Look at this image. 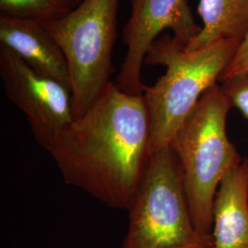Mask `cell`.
Listing matches in <instances>:
<instances>
[{
	"mask_svg": "<svg viewBox=\"0 0 248 248\" xmlns=\"http://www.w3.org/2000/svg\"><path fill=\"white\" fill-rule=\"evenodd\" d=\"M149 143V117L142 95L128 94L110 82L47 152L65 183L108 208L128 210L150 158Z\"/></svg>",
	"mask_w": 248,
	"mask_h": 248,
	"instance_id": "cell-1",
	"label": "cell"
},
{
	"mask_svg": "<svg viewBox=\"0 0 248 248\" xmlns=\"http://www.w3.org/2000/svg\"><path fill=\"white\" fill-rule=\"evenodd\" d=\"M240 45L222 41L186 51L169 35L160 37L152 45L144 63L163 65L167 71L155 85L145 86L142 93L150 125L149 156L169 146L204 93L219 83Z\"/></svg>",
	"mask_w": 248,
	"mask_h": 248,
	"instance_id": "cell-2",
	"label": "cell"
},
{
	"mask_svg": "<svg viewBox=\"0 0 248 248\" xmlns=\"http://www.w3.org/2000/svg\"><path fill=\"white\" fill-rule=\"evenodd\" d=\"M232 108L221 84H215L204 93L169 143L182 169L196 229L208 239H212L218 187L244 160L227 135L226 122Z\"/></svg>",
	"mask_w": 248,
	"mask_h": 248,
	"instance_id": "cell-3",
	"label": "cell"
},
{
	"mask_svg": "<svg viewBox=\"0 0 248 248\" xmlns=\"http://www.w3.org/2000/svg\"><path fill=\"white\" fill-rule=\"evenodd\" d=\"M121 248H212L196 229L180 164L170 146L154 153L129 209Z\"/></svg>",
	"mask_w": 248,
	"mask_h": 248,
	"instance_id": "cell-4",
	"label": "cell"
},
{
	"mask_svg": "<svg viewBox=\"0 0 248 248\" xmlns=\"http://www.w3.org/2000/svg\"><path fill=\"white\" fill-rule=\"evenodd\" d=\"M120 0H85L60 18L41 22L67 62L76 119L84 115L111 82Z\"/></svg>",
	"mask_w": 248,
	"mask_h": 248,
	"instance_id": "cell-5",
	"label": "cell"
},
{
	"mask_svg": "<svg viewBox=\"0 0 248 248\" xmlns=\"http://www.w3.org/2000/svg\"><path fill=\"white\" fill-rule=\"evenodd\" d=\"M0 78L7 97L26 117L36 142L48 150L76 119L71 89L34 71L1 45Z\"/></svg>",
	"mask_w": 248,
	"mask_h": 248,
	"instance_id": "cell-6",
	"label": "cell"
},
{
	"mask_svg": "<svg viewBox=\"0 0 248 248\" xmlns=\"http://www.w3.org/2000/svg\"><path fill=\"white\" fill-rule=\"evenodd\" d=\"M169 29L173 39L186 47L202 30L193 18L187 0H132L131 16L123 39L127 53L116 85L131 95H142V67L152 45Z\"/></svg>",
	"mask_w": 248,
	"mask_h": 248,
	"instance_id": "cell-7",
	"label": "cell"
},
{
	"mask_svg": "<svg viewBox=\"0 0 248 248\" xmlns=\"http://www.w3.org/2000/svg\"><path fill=\"white\" fill-rule=\"evenodd\" d=\"M0 45L16 53L34 71L71 89L62 49L41 22L0 14Z\"/></svg>",
	"mask_w": 248,
	"mask_h": 248,
	"instance_id": "cell-8",
	"label": "cell"
},
{
	"mask_svg": "<svg viewBox=\"0 0 248 248\" xmlns=\"http://www.w3.org/2000/svg\"><path fill=\"white\" fill-rule=\"evenodd\" d=\"M212 248H248V158L230 171L218 187Z\"/></svg>",
	"mask_w": 248,
	"mask_h": 248,
	"instance_id": "cell-9",
	"label": "cell"
},
{
	"mask_svg": "<svg viewBox=\"0 0 248 248\" xmlns=\"http://www.w3.org/2000/svg\"><path fill=\"white\" fill-rule=\"evenodd\" d=\"M198 13L202 26L185 47L196 51L222 41L242 43L248 31V0H200Z\"/></svg>",
	"mask_w": 248,
	"mask_h": 248,
	"instance_id": "cell-10",
	"label": "cell"
},
{
	"mask_svg": "<svg viewBox=\"0 0 248 248\" xmlns=\"http://www.w3.org/2000/svg\"><path fill=\"white\" fill-rule=\"evenodd\" d=\"M0 10L9 17L45 22L60 18L72 9L62 0H0Z\"/></svg>",
	"mask_w": 248,
	"mask_h": 248,
	"instance_id": "cell-11",
	"label": "cell"
},
{
	"mask_svg": "<svg viewBox=\"0 0 248 248\" xmlns=\"http://www.w3.org/2000/svg\"><path fill=\"white\" fill-rule=\"evenodd\" d=\"M221 86L232 108H236L248 120V74L226 80Z\"/></svg>",
	"mask_w": 248,
	"mask_h": 248,
	"instance_id": "cell-12",
	"label": "cell"
},
{
	"mask_svg": "<svg viewBox=\"0 0 248 248\" xmlns=\"http://www.w3.org/2000/svg\"><path fill=\"white\" fill-rule=\"evenodd\" d=\"M248 74V31L237 52L220 78L219 84L235 77Z\"/></svg>",
	"mask_w": 248,
	"mask_h": 248,
	"instance_id": "cell-13",
	"label": "cell"
},
{
	"mask_svg": "<svg viewBox=\"0 0 248 248\" xmlns=\"http://www.w3.org/2000/svg\"><path fill=\"white\" fill-rule=\"evenodd\" d=\"M62 2L70 9H75L85 0H62Z\"/></svg>",
	"mask_w": 248,
	"mask_h": 248,
	"instance_id": "cell-14",
	"label": "cell"
}]
</instances>
